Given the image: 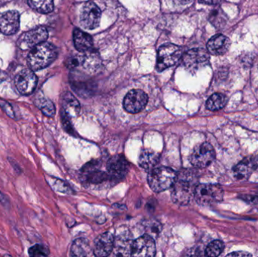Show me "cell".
Instances as JSON below:
<instances>
[{
    "label": "cell",
    "mask_w": 258,
    "mask_h": 257,
    "mask_svg": "<svg viewBox=\"0 0 258 257\" xmlns=\"http://www.w3.org/2000/svg\"><path fill=\"white\" fill-rule=\"evenodd\" d=\"M133 242L128 233H120L114 239V255L121 257L132 256V247Z\"/></svg>",
    "instance_id": "obj_17"
},
{
    "label": "cell",
    "mask_w": 258,
    "mask_h": 257,
    "mask_svg": "<svg viewBox=\"0 0 258 257\" xmlns=\"http://www.w3.org/2000/svg\"><path fill=\"white\" fill-rule=\"evenodd\" d=\"M28 254L32 257H47L49 255V249L44 244H35L29 248Z\"/></svg>",
    "instance_id": "obj_28"
},
{
    "label": "cell",
    "mask_w": 258,
    "mask_h": 257,
    "mask_svg": "<svg viewBox=\"0 0 258 257\" xmlns=\"http://www.w3.org/2000/svg\"><path fill=\"white\" fill-rule=\"evenodd\" d=\"M227 257H252V254L243 251H238V252L231 253L227 255Z\"/></svg>",
    "instance_id": "obj_33"
},
{
    "label": "cell",
    "mask_w": 258,
    "mask_h": 257,
    "mask_svg": "<svg viewBox=\"0 0 258 257\" xmlns=\"http://www.w3.org/2000/svg\"><path fill=\"white\" fill-rule=\"evenodd\" d=\"M114 235L104 232L97 237L93 245L94 255L99 257H107L111 254L114 247Z\"/></svg>",
    "instance_id": "obj_15"
},
{
    "label": "cell",
    "mask_w": 258,
    "mask_h": 257,
    "mask_svg": "<svg viewBox=\"0 0 258 257\" xmlns=\"http://www.w3.org/2000/svg\"><path fill=\"white\" fill-rule=\"evenodd\" d=\"M157 247L154 239L148 235L141 236L132 244V256L136 257H154Z\"/></svg>",
    "instance_id": "obj_12"
},
{
    "label": "cell",
    "mask_w": 258,
    "mask_h": 257,
    "mask_svg": "<svg viewBox=\"0 0 258 257\" xmlns=\"http://www.w3.org/2000/svg\"><path fill=\"white\" fill-rule=\"evenodd\" d=\"M48 183L50 184L51 186L53 188V189L57 191V192L70 193V191H71L67 184H66L63 181L59 180V179L50 178V180H48Z\"/></svg>",
    "instance_id": "obj_29"
},
{
    "label": "cell",
    "mask_w": 258,
    "mask_h": 257,
    "mask_svg": "<svg viewBox=\"0 0 258 257\" xmlns=\"http://www.w3.org/2000/svg\"><path fill=\"white\" fill-rule=\"evenodd\" d=\"M74 42L76 49L82 53L92 52L93 49V39L92 37L79 29L74 30Z\"/></svg>",
    "instance_id": "obj_18"
},
{
    "label": "cell",
    "mask_w": 258,
    "mask_h": 257,
    "mask_svg": "<svg viewBox=\"0 0 258 257\" xmlns=\"http://www.w3.org/2000/svg\"><path fill=\"white\" fill-rule=\"evenodd\" d=\"M182 54L181 48L174 44H167L160 47L157 55V70L163 71L175 65L181 58Z\"/></svg>",
    "instance_id": "obj_5"
},
{
    "label": "cell",
    "mask_w": 258,
    "mask_h": 257,
    "mask_svg": "<svg viewBox=\"0 0 258 257\" xmlns=\"http://www.w3.org/2000/svg\"><path fill=\"white\" fill-rule=\"evenodd\" d=\"M0 107L2 108V110L5 112L9 118L12 119H17V115L15 114V110H14L13 107H12V104L10 103L7 102L5 100H0Z\"/></svg>",
    "instance_id": "obj_31"
},
{
    "label": "cell",
    "mask_w": 258,
    "mask_h": 257,
    "mask_svg": "<svg viewBox=\"0 0 258 257\" xmlns=\"http://www.w3.org/2000/svg\"><path fill=\"white\" fill-rule=\"evenodd\" d=\"M48 37V33L46 28L38 27L22 34L18 41V46L22 50H31L37 45L45 42Z\"/></svg>",
    "instance_id": "obj_7"
},
{
    "label": "cell",
    "mask_w": 258,
    "mask_h": 257,
    "mask_svg": "<svg viewBox=\"0 0 258 257\" xmlns=\"http://www.w3.org/2000/svg\"><path fill=\"white\" fill-rule=\"evenodd\" d=\"M148 102L147 93L142 90L136 89L128 92L123 100L125 110L130 113H138L143 110Z\"/></svg>",
    "instance_id": "obj_11"
},
{
    "label": "cell",
    "mask_w": 258,
    "mask_h": 257,
    "mask_svg": "<svg viewBox=\"0 0 258 257\" xmlns=\"http://www.w3.org/2000/svg\"><path fill=\"white\" fill-rule=\"evenodd\" d=\"M37 76L31 69H23L16 75L15 84L16 89L22 95L28 96L34 93L37 88Z\"/></svg>",
    "instance_id": "obj_9"
},
{
    "label": "cell",
    "mask_w": 258,
    "mask_h": 257,
    "mask_svg": "<svg viewBox=\"0 0 258 257\" xmlns=\"http://www.w3.org/2000/svg\"><path fill=\"white\" fill-rule=\"evenodd\" d=\"M252 170H254V168L251 160L244 161V162H240L238 165L236 166L234 168V173H235L236 177L238 178H247L251 174Z\"/></svg>",
    "instance_id": "obj_25"
},
{
    "label": "cell",
    "mask_w": 258,
    "mask_h": 257,
    "mask_svg": "<svg viewBox=\"0 0 258 257\" xmlns=\"http://www.w3.org/2000/svg\"><path fill=\"white\" fill-rule=\"evenodd\" d=\"M221 0H199L201 3L206 4V5H216L220 2Z\"/></svg>",
    "instance_id": "obj_35"
},
{
    "label": "cell",
    "mask_w": 258,
    "mask_h": 257,
    "mask_svg": "<svg viewBox=\"0 0 258 257\" xmlns=\"http://www.w3.org/2000/svg\"><path fill=\"white\" fill-rule=\"evenodd\" d=\"M209 54L205 49H191L183 55V67L189 72L195 73L206 67L209 63Z\"/></svg>",
    "instance_id": "obj_6"
},
{
    "label": "cell",
    "mask_w": 258,
    "mask_h": 257,
    "mask_svg": "<svg viewBox=\"0 0 258 257\" xmlns=\"http://www.w3.org/2000/svg\"><path fill=\"white\" fill-rule=\"evenodd\" d=\"M34 103L45 116L52 118L55 115V107L50 100L43 97H40L36 99Z\"/></svg>",
    "instance_id": "obj_24"
},
{
    "label": "cell",
    "mask_w": 258,
    "mask_h": 257,
    "mask_svg": "<svg viewBox=\"0 0 258 257\" xmlns=\"http://www.w3.org/2000/svg\"><path fill=\"white\" fill-rule=\"evenodd\" d=\"M223 247L224 245L222 241L218 240H213L207 246L205 249V256L211 257H218L223 251Z\"/></svg>",
    "instance_id": "obj_27"
},
{
    "label": "cell",
    "mask_w": 258,
    "mask_h": 257,
    "mask_svg": "<svg viewBox=\"0 0 258 257\" xmlns=\"http://www.w3.org/2000/svg\"><path fill=\"white\" fill-rule=\"evenodd\" d=\"M251 162H252L254 170L258 171V150H257L255 153L254 154L252 159H251Z\"/></svg>",
    "instance_id": "obj_32"
},
{
    "label": "cell",
    "mask_w": 258,
    "mask_h": 257,
    "mask_svg": "<svg viewBox=\"0 0 258 257\" xmlns=\"http://www.w3.org/2000/svg\"><path fill=\"white\" fill-rule=\"evenodd\" d=\"M109 176L114 180H121L128 174L129 164L122 155H116L110 158L107 162Z\"/></svg>",
    "instance_id": "obj_14"
},
{
    "label": "cell",
    "mask_w": 258,
    "mask_h": 257,
    "mask_svg": "<svg viewBox=\"0 0 258 257\" xmlns=\"http://www.w3.org/2000/svg\"><path fill=\"white\" fill-rule=\"evenodd\" d=\"M227 104V97L220 93L212 94L207 100L206 107L211 111L220 110Z\"/></svg>",
    "instance_id": "obj_22"
},
{
    "label": "cell",
    "mask_w": 258,
    "mask_h": 257,
    "mask_svg": "<svg viewBox=\"0 0 258 257\" xmlns=\"http://www.w3.org/2000/svg\"><path fill=\"white\" fill-rule=\"evenodd\" d=\"M20 13L18 11L0 14V34L6 36L16 34L20 28Z\"/></svg>",
    "instance_id": "obj_13"
},
{
    "label": "cell",
    "mask_w": 258,
    "mask_h": 257,
    "mask_svg": "<svg viewBox=\"0 0 258 257\" xmlns=\"http://www.w3.org/2000/svg\"><path fill=\"white\" fill-rule=\"evenodd\" d=\"M159 161V155L150 149H143L139 155V165L146 170H151Z\"/></svg>",
    "instance_id": "obj_20"
},
{
    "label": "cell",
    "mask_w": 258,
    "mask_h": 257,
    "mask_svg": "<svg viewBox=\"0 0 258 257\" xmlns=\"http://www.w3.org/2000/svg\"><path fill=\"white\" fill-rule=\"evenodd\" d=\"M108 178V175L103 171L97 170H86V181L91 184H100Z\"/></svg>",
    "instance_id": "obj_26"
},
{
    "label": "cell",
    "mask_w": 258,
    "mask_h": 257,
    "mask_svg": "<svg viewBox=\"0 0 258 257\" xmlns=\"http://www.w3.org/2000/svg\"><path fill=\"white\" fill-rule=\"evenodd\" d=\"M101 18V11L93 2H88L82 6L80 14V23L84 28L93 30L99 27Z\"/></svg>",
    "instance_id": "obj_10"
},
{
    "label": "cell",
    "mask_w": 258,
    "mask_h": 257,
    "mask_svg": "<svg viewBox=\"0 0 258 257\" xmlns=\"http://www.w3.org/2000/svg\"><path fill=\"white\" fill-rule=\"evenodd\" d=\"M176 178V172L172 168L159 167L150 170L147 181L152 190L161 192L170 189L175 184Z\"/></svg>",
    "instance_id": "obj_3"
},
{
    "label": "cell",
    "mask_w": 258,
    "mask_h": 257,
    "mask_svg": "<svg viewBox=\"0 0 258 257\" xmlns=\"http://www.w3.org/2000/svg\"><path fill=\"white\" fill-rule=\"evenodd\" d=\"M215 159V151L208 143H202L195 147L190 155V162L194 167H208Z\"/></svg>",
    "instance_id": "obj_8"
},
{
    "label": "cell",
    "mask_w": 258,
    "mask_h": 257,
    "mask_svg": "<svg viewBox=\"0 0 258 257\" xmlns=\"http://www.w3.org/2000/svg\"><path fill=\"white\" fill-rule=\"evenodd\" d=\"M162 225L157 221H150L147 222L145 230L147 232V235L151 236L153 239H155L159 236V234L161 232Z\"/></svg>",
    "instance_id": "obj_30"
},
{
    "label": "cell",
    "mask_w": 258,
    "mask_h": 257,
    "mask_svg": "<svg viewBox=\"0 0 258 257\" xmlns=\"http://www.w3.org/2000/svg\"><path fill=\"white\" fill-rule=\"evenodd\" d=\"M58 56L56 47L48 42H42L30 50L27 56L29 68L34 71L48 67Z\"/></svg>",
    "instance_id": "obj_2"
},
{
    "label": "cell",
    "mask_w": 258,
    "mask_h": 257,
    "mask_svg": "<svg viewBox=\"0 0 258 257\" xmlns=\"http://www.w3.org/2000/svg\"><path fill=\"white\" fill-rule=\"evenodd\" d=\"M230 41L227 37L218 34L211 38L207 44V49L213 55H222L230 49Z\"/></svg>",
    "instance_id": "obj_16"
},
{
    "label": "cell",
    "mask_w": 258,
    "mask_h": 257,
    "mask_svg": "<svg viewBox=\"0 0 258 257\" xmlns=\"http://www.w3.org/2000/svg\"><path fill=\"white\" fill-rule=\"evenodd\" d=\"M31 9L42 14L50 13L54 9V0H28Z\"/></svg>",
    "instance_id": "obj_23"
},
{
    "label": "cell",
    "mask_w": 258,
    "mask_h": 257,
    "mask_svg": "<svg viewBox=\"0 0 258 257\" xmlns=\"http://www.w3.org/2000/svg\"><path fill=\"white\" fill-rule=\"evenodd\" d=\"M172 1L178 5H187L191 2L193 0H172Z\"/></svg>",
    "instance_id": "obj_36"
},
{
    "label": "cell",
    "mask_w": 258,
    "mask_h": 257,
    "mask_svg": "<svg viewBox=\"0 0 258 257\" xmlns=\"http://www.w3.org/2000/svg\"><path fill=\"white\" fill-rule=\"evenodd\" d=\"M0 203L4 204V205H5L7 203H9V202H6V198H5V196L1 192H0Z\"/></svg>",
    "instance_id": "obj_37"
},
{
    "label": "cell",
    "mask_w": 258,
    "mask_h": 257,
    "mask_svg": "<svg viewBox=\"0 0 258 257\" xmlns=\"http://www.w3.org/2000/svg\"><path fill=\"white\" fill-rule=\"evenodd\" d=\"M223 190L218 185L201 184L196 188L194 198L198 204L208 206L223 200Z\"/></svg>",
    "instance_id": "obj_4"
},
{
    "label": "cell",
    "mask_w": 258,
    "mask_h": 257,
    "mask_svg": "<svg viewBox=\"0 0 258 257\" xmlns=\"http://www.w3.org/2000/svg\"><path fill=\"white\" fill-rule=\"evenodd\" d=\"M93 251L91 249L88 240L85 239H78L73 243L71 247V255L74 257H88L92 255Z\"/></svg>",
    "instance_id": "obj_21"
},
{
    "label": "cell",
    "mask_w": 258,
    "mask_h": 257,
    "mask_svg": "<svg viewBox=\"0 0 258 257\" xmlns=\"http://www.w3.org/2000/svg\"><path fill=\"white\" fill-rule=\"evenodd\" d=\"M197 179L193 173L184 170L177 175L176 181L172 185V200L179 205L189 204L194 197L197 186Z\"/></svg>",
    "instance_id": "obj_1"
},
{
    "label": "cell",
    "mask_w": 258,
    "mask_h": 257,
    "mask_svg": "<svg viewBox=\"0 0 258 257\" xmlns=\"http://www.w3.org/2000/svg\"><path fill=\"white\" fill-rule=\"evenodd\" d=\"M80 106L78 100L70 93H64L62 102L61 115H64L70 119L79 112Z\"/></svg>",
    "instance_id": "obj_19"
},
{
    "label": "cell",
    "mask_w": 258,
    "mask_h": 257,
    "mask_svg": "<svg viewBox=\"0 0 258 257\" xmlns=\"http://www.w3.org/2000/svg\"><path fill=\"white\" fill-rule=\"evenodd\" d=\"M9 160L11 165H12V167H13V168L15 169V171H16L17 173H19V174H20V173L22 172V170L20 169V167H19V165H18V164L15 162V160H14L13 159L9 158Z\"/></svg>",
    "instance_id": "obj_34"
}]
</instances>
